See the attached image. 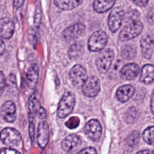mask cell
Instances as JSON below:
<instances>
[{
    "instance_id": "7402d4cb",
    "label": "cell",
    "mask_w": 154,
    "mask_h": 154,
    "mask_svg": "<svg viewBox=\"0 0 154 154\" xmlns=\"http://www.w3.org/2000/svg\"><path fill=\"white\" fill-rule=\"evenodd\" d=\"M41 108V105L39 100L36 95V93L32 94L28 99V109L29 117H34Z\"/></svg>"
},
{
    "instance_id": "74e56055",
    "label": "cell",
    "mask_w": 154,
    "mask_h": 154,
    "mask_svg": "<svg viewBox=\"0 0 154 154\" xmlns=\"http://www.w3.org/2000/svg\"><path fill=\"white\" fill-rule=\"evenodd\" d=\"M5 45L4 41L0 38V56L4 53L5 51Z\"/></svg>"
},
{
    "instance_id": "44dd1931",
    "label": "cell",
    "mask_w": 154,
    "mask_h": 154,
    "mask_svg": "<svg viewBox=\"0 0 154 154\" xmlns=\"http://www.w3.org/2000/svg\"><path fill=\"white\" fill-rule=\"evenodd\" d=\"M84 52V45L82 42H76L71 45L69 51L68 55L71 60L78 58Z\"/></svg>"
},
{
    "instance_id": "8fae6325",
    "label": "cell",
    "mask_w": 154,
    "mask_h": 154,
    "mask_svg": "<svg viewBox=\"0 0 154 154\" xmlns=\"http://www.w3.org/2000/svg\"><path fill=\"white\" fill-rule=\"evenodd\" d=\"M1 114L6 122H13L16 118V108L14 102L11 100L5 102L1 106Z\"/></svg>"
},
{
    "instance_id": "9a60e30c",
    "label": "cell",
    "mask_w": 154,
    "mask_h": 154,
    "mask_svg": "<svg viewBox=\"0 0 154 154\" xmlns=\"http://www.w3.org/2000/svg\"><path fill=\"white\" fill-rule=\"evenodd\" d=\"M39 69L37 64H32L26 72V84L30 89H34L38 79Z\"/></svg>"
},
{
    "instance_id": "6da1fadb",
    "label": "cell",
    "mask_w": 154,
    "mask_h": 154,
    "mask_svg": "<svg viewBox=\"0 0 154 154\" xmlns=\"http://www.w3.org/2000/svg\"><path fill=\"white\" fill-rule=\"evenodd\" d=\"M0 139L6 146L18 148L22 146V140L20 133L14 128H6L0 132Z\"/></svg>"
},
{
    "instance_id": "2e32d148",
    "label": "cell",
    "mask_w": 154,
    "mask_h": 154,
    "mask_svg": "<svg viewBox=\"0 0 154 154\" xmlns=\"http://www.w3.org/2000/svg\"><path fill=\"white\" fill-rule=\"evenodd\" d=\"M140 72L139 66L135 63L125 65L121 70V76L126 80H131L137 77Z\"/></svg>"
},
{
    "instance_id": "484cf974",
    "label": "cell",
    "mask_w": 154,
    "mask_h": 154,
    "mask_svg": "<svg viewBox=\"0 0 154 154\" xmlns=\"http://www.w3.org/2000/svg\"><path fill=\"white\" fill-rule=\"evenodd\" d=\"M140 141V134L138 131L131 133L126 138V144L130 147H135Z\"/></svg>"
},
{
    "instance_id": "ac0fdd59",
    "label": "cell",
    "mask_w": 154,
    "mask_h": 154,
    "mask_svg": "<svg viewBox=\"0 0 154 154\" xmlns=\"http://www.w3.org/2000/svg\"><path fill=\"white\" fill-rule=\"evenodd\" d=\"M81 140L75 134H71L66 137L61 142V148L66 152H70L75 147L80 145Z\"/></svg>"
},
{
    "instance_id": "cb8c5ba5",
    "label": "cell",
    "mask_w": 154,
    "mask_h": 154,
    "mask_svg": "<svg viewBox=\"0 0 154 154\" xmlns=\"http://www.w3.org/2000/svg\"><path fill=\"white\" fill-rule=\"evenodd\" d=\"M136 55L135 48L129 45H124L121 49V56L125 60H131Z\"/></svg>"
},
{
    "instance_id": "603a6c76",
    "label": "cell",
    "mask_w": 154,
    "mask_h": 154,
    "mask_svg": "<svg viewBox=\"0 0 154 154\" xmlns=\"http://www.w3.org/2000/svg\"><path fill=\"white\" fill-rule=\"evenodd\" d=\"M82 1L71 0V1H54V3L59 8L63 10H69L76 8L82 3Z\"/></svg>"
},
{
    "instance_id": "d590c367",
    "label": "cell",
    "mask_w": 154,
    "mask_h": 154,
    "mask_svg": "<svg viewBox=\"0 0 154 154\" xmlns=\"http://www.w3.org/2000/svg\"><path fill=\"white\" fill-rule=\"evenodd\" d=\"M150 109L152 114L154 115V90L152 92L150 99Z\"/></svg>"
},
{
    "instance_id": "4fadbf2b",
    "label": "cell",
    "mask_w": 154,
    "mask_h": 154,
    "mask_svg": "<svg viewBox=\"0 0 154 154\" xmlns=\"http://www.w3.org/2000/svg\"><path fill=\"white\" fill-rule=\"evenodd\" d=\"M49 140V128L46 122H40L37 129V142L41 149H44Z\"/></svg>"
},
{
    "instance_id": "52a82bcc",
    "label": "cell",
    "mask_w": 154,
    "mask_h": 154,
    "mask_svg": "<svg viewBox=\"0 0 154 154\" xmlns=\"http://www.w3.org/2000/svg\"><path fill=\"white\" fill-rule=\"evenodd\" d=\"M70 79L75 87H82L87 78L85 69L80 64L75 65L69 72Z\"/></svg>"
},
{
    "instance_id": "7a4b0ae2",
    "label": "cell",
    "mask_w": 154,
    "mask_h": 154,
    "mask_svg": "<svg viewBox=\"0 0 154 154\" xmlns=\"http://www.w3.org/2000/svg\"><path fill=\"white\" fill-rule=\"evenodd\" d=\"M75 98L74 94L69 91L66 92L62 96L57 109V116L64 118L70 114L74 108Z\"/></svg>"
},
{
    "instance_id": "f35d334b",
    "label": "cell",
    "mask_w": 154,
    "mask_h": 154,
    "mask_svg": "<svg viewBox=\"0 0 154 154\" xmlns=\"http://www.w3.org/2000/svg\"><path fill=\"white\" fill-rule=\"evenodd\" d=\"M23 3H24L23 1H13L14 6L16 7V8L20 7L21 6H22Z\"/></svg>"
},
{
    "instance_id": "1f68e13d",
    "label": "cell",
    "mask_w": 154,
    "mask_h": 154,
    "mask_svg": "<svg viewBox=\"0 0 154 154\" xmlns=\"http://www.w3.org/2000/svg\"><path fill=\"white\" fill-rule=\"evenodd\" d=\"M77 154H97V152L95 148L88 147L82 149Z\"/></svg>"
},
{
    "instance_id": "277c9868",
    "label": "cell",
    "mask_w": 154,
    "mask_h": 154,
    "mask_svg": "<svg viewBox=\"0 0 154 154\" xmlns=\"http://www.w3.org/2000/svg\"><path fill=\"white\" fill-rule=\"evenodd\" d=\"M114 57V53L110 48L105 49L97 56L96 64L97 70L101 73H105L109 69Z\"/></svg>"
},
{
    "instance_id": "e575fe53",
    "label": "cell",
    "mask_w": 154,
    "mask_h": 154,
    "mask_svg": "<svg viewBox=\"0 0 154 154\" xmlns=\"http://www.w3.org/2000/svg\"><path fill=\"white\" fill-rule=\"evenodd\" d=\"M37 115L38 116V117L41 119H43L46 117V111L45 110V109L43 107L41 106V108H40V109L38 110Z\"/></svg>"
},
{
    "instance_id": "9c48e42d",
    "label": "cell",
    "mask_w": 154,
    "mask_h": 154,
    "mask_svg": "<svg viewBox=\"0 0 154 154\" xmlns=\"http://www.w3.org/2000/svg\"><path fill=\"white\" fill-rule=\"evenodd\" d=\"M84 132L88 138L96 141L99 140L102 134V126L97 120L91 119L86 123Z\"/></svg>"
},
{
    "instance_id": "7c38bea8",
    "label": "cell",
    "mask_w": 154,
    "mask_h": 154,
    "mask_svg": "<svg viewBox=\"0 0 154 154\" xmlns=\"http://www.w3.org/2000/svg\"><path fill=\"white\" fill-rule=\"evenodd\" d=\"M14 31V24L13 20L7 17L0 19V37L8 39L11 38Z\"/></svg>"
},
{
    "instance_id": "4316f807",
    "label": "cell",
    "mask_w": 154,
    "mask_h": 154,
    "mask_svg": "<svg viewBox=\"0 0 154 154\" xmlns=\"http://www.w3.org/2000/svg\"><path fill=\"white\" fill-rule=\"evenodd\" d=\"M138 116V113L137 109H135L134 107H131L126 112L125 118L128 123H131L134 122L137 119Z\"/></svg>"
},
{
    "instance_id": "3957f363",
    "label": "cell",
    "mask_w": 154,
    "mask_h": 154,
    "mask_svg": "<svg viewBox=\"0 0 154 154\" xmlns=\"http://www.w3.org/2000/svg\"><path fill=\"white\" fill-rule=\"evenodd\" d=\"M107 34L102 30L94 32L88 41V48L91 52L100 51L105 46L108 42Z\"/></svg>"
},
{
    "instance_id": "83f0119b",
    "label": "cell",
    "mask_w": 154,
    "mask_h": 154,
    "mask_svg": "<svg viewBox=\"0 0 154 154\" xmlns=\"http://www.w3.org/2000/svg\"><path fill=\"white\" fill-rule=\"evenodd\" d=\"M139 16H140V14L138 11L135 10H129L128 12H127L125 14L124 17L126 22H128L131 23L132 22L137 20V19L138 18Z\"/></svg>"
},
{
    "instance_id": "5bb4252c",
    "label": "cell",
    "mask_w": 154,
    "mask_h": 154,
    "mask_svg": "<svg viewBox=\"0 0 154 154\" xmlns=\"http://www.w3.org/2000/svg\"><path fill=\"white\" fill-rule=\"evenodd\" d=\"M140 46L143 56L147 59H150L153 47V40L152 37L148 34L144 35L141 39Z\"/></svg>"
},
{
    "instance_id": "5b68a950",
    "label": "cell",
    "mask_w": 154,
    "mask_h": 154,
    "mask_svg": "<svg viewBox=\"0 0 154 154\" xmlns=\"http://www.w3.org/2000/svg\"><path fill=\"white\" fill-rule=\"evenodd\" d=\"M143 25L140 20H135L129 23L120 31L119 38L122 41L132 39L138 35L142 31Z\"/></svg>"
},
{
    "instance_id": "ffe728a7",
    "label": "cell",
    "mask_w": 154,
    "mask_h": 154,
    "mask_svg": "<svg viewBox=\"0 0 154 154\" xmlns=\"http://www.w3.org/2000/svg\"><path fill=\"white\" fill-rule=\"evenodd\" d=\"M115 2L113 0H96L93 2V8L96 12L102 13L110 9Z\"/></svg>"
},
{
    "instance_id": "8d00e7d4",
    "label": "cell",
    "mask_w": 154,
    "mask_h": 154,
    "mask_svg": "<svg viewBox=\"0 0 154 154\" xmlns=\"http://www.w3.org/2000/svg\"><path fill=\"white\" fill-rule=\"evenodd\" d=\"M133 2L138 6H145L147 3L148 1H134Z\"/></svg>"
},
{
    "instance_id": "d4e9b609",
    "label": "cell",
    "mask_w": 154,
    "mask_h": 154,
    "mask_svg": "<svg viewBox=\"0 0 154 154\" xmlns=\"http://www.w3.org/2000/svg\"><path fill=\"white\" fill-rule=\"evenodd\" d=\"M143 140L149 145H154V126L146 128L142 135Z\"/></svg>"
},
{
    "instance_id": "f1b7e54d",
    "label": "cell",
    "mask_w": 154,
    "mask_h": 154,
    "mask_svg": "<svg viewBox=\"0 0 154 154\" xmlns=\"http://www.w3.org/2000/svg\"><path fill=\"white\" fill-rule=\"evenodd\" d=\"M79 122V119L78 117H72L66 122V125L69 129H74L78 126Z\"/></svg>"
},
{
    "instance_id": "30bf717a",
    "label": "cell",
    "mask_w": 154,
    "mask_h": 154,
    "mask_svg": "<svg viewBox=\"0 0 154 154\" xmlns=\"http://www.w3.org/2000/svg\"><path fill=\"white\" fill-rule=\"evenodd\" d=\"M85 29V26L81 23L72 25L66 29L63 32L64 39L67 42H71L80 37Z\"/></svg>"
},
{
    "instance_id": "4dcf8cb0",
    "label": "cell",
    "mask_w": 154,
    "mask_h": 154,
    "mask_svg": "<svg viewBox=\"0 0 154 154\" xmlns=\"http://www.w3.org/2000/svg\"><path fill=\"white\" fill-rule=\"evenodd\" d=\"M146 17L149 23L151 24L154 23V5L148 11Z\"/></svg>"
},
{
    "instance_id": "d6986e66",
    "label": "cell",
    "mask_w": 154,
    "mask_h": 154,
    "mask_svg": "<svg viewBox=\"0 0 154 154\" xmlns=\"http://www.w3.org/2000/svg\"><path fill=\"white\" fill-rule=\"evenodd\" d=\"M154 80V66L147 64H145L141 69L140 81L144 84H149Z\"/></svg>"
},
{
    "instance_id": "d6a6232c",
    "label": "cell",
    "mask_w": 154,
    "mask_h": 154,
    "mask_svg": "<svg viewBox=\"0 0 154 154\" xmlns=\"http://www.w3.org/2000/svg\"><path fill=\"white\" fill-rule=\"evenodd\" d=\"M5 86V77L4 74L0 72V96L2 94Z\"/></svg>"
},
{
    "instance_id": "f546056e",
    "label": "cell",
    "mask_w": 154,
    "mask_h": 154,
    "mask_svg": "<svg viewBox=\"0 0 154 154\" xmlns=\"http://www.w3.org/2000/svg\"><path fill=\"white\" fill-rule=\"evenodd\" d=\"M29 132L32 142L34 140V117H29Z\"/></svg>"
},
{
    "instance_id": "8992f818",
    "label": "cell",
    "mask_w": 154,
    "mask_h": 154,
    "mask_svg": "<svg viewBox=\"0 0 154 154\" xmlns=\"http://www.w3.org/2000/svg\"><path fill=\"white\" fill-rule=\"evenodd\" d=\"M124 16V11L120 7H116L111 11L108 19V23L109 29L112 32H115L119 29Z\"/></svg>"
},
{
    "instance_id": "ab89813d",
    "label": "cell",
    "mask_w": 154,
    "mask_h": 154,
    "mask_svg": "<svg viewBox=\"0 0 154 154\" xmlns=\"http://www.w3.org/2000/svg\"><path fill=\"white\" fill-rule=\"evenodd\" d=\"M136 154H154V153L152 151H150L149 150H144L138 152Z\"/></svg>"
},
{
    "instance_id": "ba28073f",
    "label": "cell",
    "mask_w": 154,
    "mask_h": 154,
    "mask_svg": "<svg viewBox=\"0 0 154 154\" xmlns=\"http://www.w3.org/2000/svg\"><path fill=\"white\" fill-rule=\"evenodd\" d=\"M82 91L87 97H93L97 94L100 90V82L96 76H90L86 79L82 85Z\"/></svg>"
},
{
    "instance_id": "836d02e7",
    "label": "cell",
    "mask_w": 154,
    "mask_h": 154,
    "mask_svg": "<svg viewBox=\"0 0 154 154\" xmlns=\"http://www.w3.org/2000/svg\"><path fill=\"white\" fill-rule=\"evenodd\" d=\"M0 154H20V153L14 149L2 148L0 149Z\"/></svg>"
},
{
    "instance_id": "e0dca14e",
    "label": "cell",
    "mask_w": 154,
    "mask_h": 154,
    "mask_svg": "<svg viewBox=\"0 0 154 154\" xmlns=\"http://www.w3.org/2000/svg\"><path fill=\"white\" fill-rule=\"evenodd\" d=\"M135 91L134 87L131 85H124L120 87L116 93L117 99L121 102H126L133 96Z\"/></svg>"
}]
</instances>
